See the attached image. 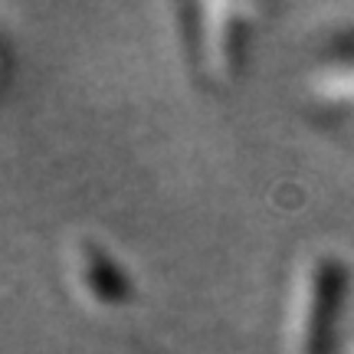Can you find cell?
I'll return each instance as SVG.
<instances>
[{
	"label": "cell",
	"instance_id": "6da1fadb",
	"mask_svg": "<svg viewBox=\"0 0 354 354\" xmlns=\"http://www.w3.org/2000/svg\"><path fill=\"white\" fill-rule=\"evenodd\" d=\"M76 282L82 286L92 302L99 305H115L125 299L128 282L122 272H115L112 259L102 253L95 243H82L76 250Z\"/></svg>",
	"mask_w": 354,
	"mask_h": 354
}]
</instances>
